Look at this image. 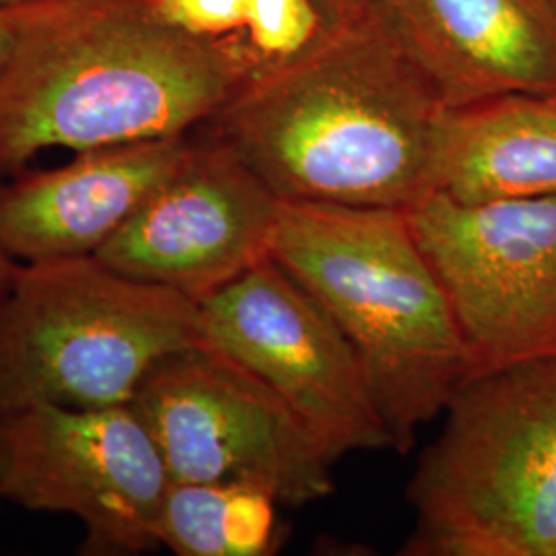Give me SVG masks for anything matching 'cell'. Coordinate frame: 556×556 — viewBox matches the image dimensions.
Here are the masks:
<instances>
[{"label":"cell","instance_id":"cell-1","mask_svg":"<svg viewBox=\"0 0 556 556\" xmlns=\"http://www.w3.org/2000/svg\"><path fill=\"white\" fill-rule=\"evenodd\" d=\"M445 105L379 0L202 126L278 200L408 208L431 192Z\"/></svg>","mask_w":556,"mask_h":556},{"label":"cell","instance_id":"cell-2","mask_svg":"<svg viewBox=\"0 0 556 556\" xmlns=\"http://www.w3.org/2000/svg\"><path fill=\"white\" fill-rule=\"evenodd\" d=\"M17 11L20 46L0 75V178L43 149L188 137L245 85L223 50L149 20L130 0Z\"/></svg>","mask_w":556,"mask_h":556},{"label":"cell","instance_id":"cell-3","mask_svg":"<svg viewBox=\"0 0 556 556\" xmlns=\"http://www.w3.org/2000/svg\"><path fill=\"white\" fill-rule=\"evenodd\" d=\"M270 258L349 338L394 450L410 452L472 363L408 211L280 200Z\"/></svg>","mask_w":556,"mask_h":556},{"label":"cell","instance_id":"cell-4","mask_svg":"<svg viewBox=\"0 0 556 556\" xmlns=\"http://www.w3.org/2000/svg\"><path fill=\"white\" fill-rule=\"evenodd\" d=\"M418 459L406 556H556V355L468 379Z\"/></svg>","mask_w":556,"mask_h":556},{"label":"cell","instance_id":"cell-5","mask_svg":"<svg viewBox=\"0 0 556 556\" xmlns=\"http://www.w3.org/2000/svg\"><path fill=\"white\" fill-rule=\"evenodd\" d=\"M204 344L197 299L98 256L23 262L0 303V410L130 404L163 358Z\"/></svg>","mask_w":556,"mask_h":556},{"label":"cell","instance_id":"cell-6","mask_svg":"<svg viewBox=\"0 0 556 556\" xmlns=\"http://www.w3.org/2000/svg\"><path fill=\"white\" fill-rule=\"evenodd\" d=\"M172 478L132 404L0 410V498L29 511L77 517L83 555L160 548Z\"/></svg>","mask_w":556,"mask_h":556},{"label":"cell","instance_id":"cell-7","mask_svg":"<svg viewBox=\"0 0 556 556\" xmlns=\"http://www.w3.org/2000/svg\"><path fill=\"white\" fill-rule=\"evenodd\" d=\"M130 404L172 482H245L289 507L334 491V459L293 410L206 344L163 358Z\"/></svg>","mask_w":556,"mask_h":556},{"label":"cell","instance_id":"cell-8","mask_svg":"<svg viewBox=\"0 0 556 556\" xmlns=\"http://www.w3.org/2000/svg\"><path fill=\"white\" fill-rule=\"evenodd\" d=\"M450 299L472 378L556 355V197L459 202L429 192L406 208Z\"/></svg>","mask_w":556,"mask_h":556},{"label":"cell","instance_id":"cell-9","mask_svg":"<svg viewBox=\"0 0 556 556\" xmlns=\"http://www.w3.org/2000/svg\"><path fill=\"white\" fill-rule=\"evenodd\" d=\"M199 303L204 344L268 386L334 462L394 450L353 344L275 260Z\"/></svg>","mask_w":556,"mask_h":556},{"label":"cell","instance_id":"cell-10","mask_svg":"<svg viewBox=\"0 0 556 556\" xmlns=\"http://www.w3.org/2000/svg\"><path fill=\"white\" fill-rule=\"evenodd\" d=\"M280 200L219 142L188 157L96 254L126 277L200 301L270 256Z\"/></svg>","mask_w":556,"mask_h":556},{"label":"cell","instance_id":"cell-11","mask_svg":"<svg viewBox=\"0 0 556 556\" xmlns=\"http://www.w3.org/2000/svg\"><path fill=\"white\" fill-rule=\"evenodd\" d=\"M194 140H147L80 151L0 188V245L20 262L96 256L176 174Z\"/></svg>","mask_w":556,"mask_h":556},{"label":"cell","instance_id":"cell-12","mask_svg":"<svg viewBox=\"0 0 556 556\" xmlns=\"http://www.w3.org/2000/svg\"><path fill=\"white\" fill-rule=\"evenodd\" d=\"M445 108L555 96L556 9L546 0H379Z\"/></svg>","mask_w":556,"mask_h":556},{"label":"cell","instance_id":"cell-13","mask_svg":"<svg viewBox=\"0 0 556 556\" xmlns=\"http://www.w3.org/2000/svg\"><path fill=\"white\" fill-rule=\"evenodd\" d=\"M431 190L459 202L556 197V101L514 93L445 108Z\"/></svg>","mask_w":556,"mask_h":556},{"label":"cell","instance_id":"cell-14","mask_svg":"<svg viewBox=\"0 0 556 556\" xmlns=\"http://www.w3.org/2000/svg\"><path fill=\"white\" fill-rule=\"evenodd\" d=\"M149 20L211 43L245 79L273 75L307 56L367 0H130Z\"/></svg>","mask_w":556,"mask_h":556},{"label":"cell","instance_id":"cell-15","mask_svg":"<svg viewBox=\"0 0 556 556\" xmlns=\"http://www.w3.org/2000/svg\"><path fill=\"white\" fill-rule=\"evenodd\" d=\"M278 501L245 482H172L160 546L179 556H266L278 546Z\"/></svg>","mask_w":556,"mask_h":556},{"label":"cell","instance_id":"cell-16","mask_svg":"<svg viewBox=\"0 0 556 556\" xmlns=\"http://www.w3.org/2000/svg\"><path fill=\"white\" fill-rule=\"evenodd\" d=\"M21 17L17 9H2L0 7V75L15 56L20 46Z\"/></svg>","mask_w":556,"mask_h":556},{"label":"cell","instance_id":"cell-17","mask_svg":"<svg viewBox=\"0 0 556 556\" xmlns=\"http://www.w3.org/2000/svg\"><path fill=\"white\" fill-rule=\"evenodd\" d=\"M17 270H20L17 260L13 258L9 252H4L2 245H0V303L11 291L13 280L17 277Z\"/></svg>","mask_w":556,"mask_h":556},{"label":"cell","instance_id":"cell-18","mask_svg":"<svg viewBox=\"0 0 556 556\" xmlns=\"http://www.w3.org/2000/svg\"><path fill=\"white\" fill-rule=\"evenodd\" d=\"M50 0H0L2 9H27V7H36V4H43Z\"/></svg>","mask_w":556,"mask_h":556},{"label":"cell","instance_id":"cell-19","mask_svg":"<svg viewBox=\"0 0 556 556\" xmlns=\"http://www.w3.org/2000/svg\"><path fill=\"white\" fill-rule=\"evenodd\" d=\"M546 2H548V4H551V7H555V9H556V0H546Z\"/></svg>","mask_w":556,"mask_h":556},{"label":"cell","instance_id":"cell-20","mask_svg":"<svg viewBox=\"0 0 556 556\" xmlns=\"http://www.w3.org/2000/svg\"><path fill=\"white\" fill-rule=\"evenodd\" d=\"M551 98H553V100L556 101V93H555V96H551Z\"/></svg>","mask_w":556,"mask_h":556}]
</instances>
